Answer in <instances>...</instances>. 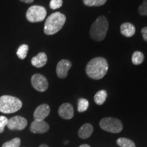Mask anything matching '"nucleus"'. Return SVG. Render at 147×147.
<instances>
[{
    "label": "nucleus",
    "mask_w": 147,
    "mask_h": 147,
    "mask_svg": "<svg viewBox=\"0 0 147 147\" xmlns=\"http://www.w3.org/2000/svg\"><path fill=\"white\" fill-rule=\"evenodd\" d=\"M50 107L48 104H44L36 108L34 113L35 120L43 121L47 118L50 113Z\"/></svg>",
    "instance_id": "obj_12"
},
{
    "label": "nucleus",
    "mask_w": 147,
    "mask_h": 147,
    "mask_svg": "<svg viewBox=\"0 0 147 147\" xmlns=\"http://www.w3.org/2000/svg\"><path fill=\"white\" fill-rule=\"evenodd\" d=\"M49 130V125L45 120H34L30 126V131L34 134H45Z\"/></svg>",
    "instance_id": "obj_10"
},
{
    "label": "nucleus",
    "mask_w": 147,
    "mask_h": 147,
    "mask_svg": "<svg viewBox=\"0 0 147 147\" xmlns=\"http://www.w3.org/2000/svg\"><path fill=\"white\" fill-rule=\"evenodd\" d=\"M20 1H23L24 3H32L34 0H20Z\"/></svg>",
    "instance_id": "obj_27"
},
{
    "label": "nucleus",
    "mask_w": 147,
    "mask_h": 147,
    "mask_svg": "<svg viewBox=\"0 0 147 147\" xmlns=\"http://www.w3.org/2000/svg\"><path fill=\"white\" fill-rule=\"evenodd\" d=\"M89 102L84 98H80L78 102V111L79 113H83L89 108Z\"/></svg>",
    "instance_id": "obj_20"
},
{
    "label": "nucleus",
    "mask_w": 147,
    "mask_h": 147,
    "mask_svg": "<svg viewBox=\"0 0 147 147\" xmlns=\"http://www.w3.org/2000/svg\"><path fill=\"white\" fill-rule=\"evenodd\" d=\"M107 0H83L84 4L87 6H101L105 4Z\"/></svg>",
    "instance_id": "obj_21"
},
{
    "label": "nucleus",
    "mask_w": 147,
    "mask_h": 147,
    "mask_svg": "<svg viewBox=\"0 0 147 147\" xmlns=\"http://www.w3.org/2000/svg\"><path fill=\"white\" fill-rule=\"evenodd\" d=\"M27 125V121L26 119L21 116H15L8 119L7 126L10 130H23Z\"/></svg>",
    "instance_id": "obj_8"
},
{
    "label": "nucleus",
    "mask_w": 147,
    "mask_h": 147,
    "mask_svg": "<svg viewBox=\"0 0 147 147\" xmlns=\"http://www.w3.org/2000/svg\"><path fill=\"white\" fill-rule=\"evenodd\" d=\"M23 103L17 97L10 95L0 97V112L4 114H11L17 112L22 108Z\"/></svg>",
    "instance_id": "obj_4"
},
{
    "label": "nucleus",
    "mask_w": 147,
    "mask_h": 147,
    "mask_svg": "<svg viewBox=\"0 0 147 147\" xmlns=\"http://www.w3.org/2000/svg\"><path fill=\"white\" fill-rule=\"evenodd\" d=\"M144 55L140 51H136L133 53L131 57V61L134 65H140L144 61Z\"/></svg>",
    "instance_id": "obj_17"
},
{
    "label": "nucleus",
    "mask_w": 147,
    "mask_h": 147,
    "mask_svg": "<svg viewBox=\"0 0 147 147\" xmlns=\"http://www.w3.org/2000/svg\"><path fill=\"white\" fill-rule=\"evenodd\" d=\"M65 21V16L61 12H57L53 13L46 20L44 32L47 35L57 34L63 27Z\"/></svg>",
    "instance_id": "obj_2"
},
{
    "label": "nucleus",
    "mask_w": 147,
    "mask_h": 147,
    "mask_svg": "<svg viewBox=\"0 0 147 147\" xmlns=\"http://www.w3.org/2000/svg\"><path fill=\"white\" fill-rule=\"evenodd\" d=\"M20 146H21V139L18 138H15L10 141L5 142L2 145V147H19Z\"/></svg>",
    "instance_id": "obj_22"
},
{
    "label": "nucleus",
    "mask_w": 147,
    "mask_h": 147,
    "mask_svg": "<svg viewBox=\"0 0 147 147\" xmlns=\"http://www.w3.org/2000/svg\"><path fill=\"white\" fill-rule=\"evenodd\" d=\"M138 12L141 15L147 16V0H144L142 4L140 5Z\"/></svg>",
    "instance_id": "obj_24"
},
{
    "label": "nucleus",
    "mask_w": 147,
    "mask_h": 147,
    "mask_svg": "<svg viewBox=\"0 0 147 147\" xmlns=\"http://www.w3.org/2000/svg\"><path fill=\"white\" fill-rule=\"evenodd\" d=\"M63 5V0H51L50 8L53 10L61 8Z\"/></svg>",
    "instance_id": "obj_23"
},
{
    "label": "nucleus",
    "mask_w": 147,
    "mask_h": 147,
    "mask_svg": "<svg viewBox=\"0 0 147 147\" xmlns=\"http://www.w3.org/2000/svg\"><path fill=\"white\" fill-rule=\"evenodd\" d=\"M39 147H49V146L47 144H41Z\"/></svg>",
    "instance_id": "obj_29"
},
{
    "label": "nucleus",
    "mask_w": 147,
    "mask_h": 147,
    "mask_svg": "<svg viewBox=\"0 0 147 147\" xmlns=\"http://www.w3.org/2000/svg\"><path fill=\"white\" fill-rule=\"evenodd\" d=\"M117 144L121 147H136L135 143L126 138H119L117 139Z\"/></svg>",
    "instance_id": "obj_18"
},
{
    "label": "nucleus",
    "mask_w": 147,
    "mask_h": 147,
    "mask_svg": "<svg viewBox=\"0 0 147 147\" xmlns=\"http://www.w3.org/2000/svg\"><path fill=\"white\" fill-rule=\"evenodd\" d=\"M108 64L106 59L95 57L88 63L86 67L87 76L94 80H100L108 72Z\"/></svg>",
    "instance_id": "obj_1"
},
{
    "label": "nucleus",
    "mask_w": 147,
    "mask_h": 147,
    "mask_svg": "<svg viewBox=\"0 0 147 147\" xmlns=\"http://www.w3.org/2000/svg\"><path fill=\"white\" fill-rule=\"evenodd\" d=\"M58 113L61 118L66 120H69L73 118L74 115L73 106L69 103H64L59 108Z\"/></svg>",
    "instance_id": "obj_11"
},
{
    "label": "nucleus",
    "mask_w": 147,
    "mask_h": 147,
    "mask_svg": "<svg viewBox=\"0 0 147 147\" xmlns=\"http://www.w3.org/2000/svg\"><path fill=\"white\" fill-rule=\"evenodd\" d=\"M47 10L40 5H32L27 11L26 17L29 22L38 23L45 19Z\"/></svg>",
    "instance_id": "obj_6"
},
{
    "label": "nucleus",
    "mask_w": 147,
    "mask_h": 147,
    "mask_svg": "<svg viewBox=\"0 0 147 147\" xmlns=\"http://www.w3.org/2000/svg\"><path fill=\"white\" fill-rule=\"evenodd\" d=\"M107 96V92L105 90H100V91L97 92L96 94L94 96V101L95 104H97V105H102L106 102Z\"/></svg>",
    "instance_id": "obj_16"
},
{
    "label": "nucleus",
    "mask_w": 147,
    "mask_h": 147,
    "mask_svg": "<svg viewBox=\"0 0 147 147\" xmlns=\"http://www.w3.org/2000/svg\"><path fill=\"white\" fill-rule=\"evenodd\" d=\"M93 127L91 124L85 123L80 127L78 130V136L82 139H87L91 136Z\"/></svg>",
    "instance_id": "obj_14"
},
{
    "label": "nucleus",
    "mask_w": 147,
    "mask_h": 147,
    "mask_svg": "<svg viewBox=\"0 0 147 147\" xmlns=\"http://www.w3.org/2000/svg\"><path fill=\"white\" fill-rule=\"evenodd\" d=\"M100 126L104 131L113 134H118L123 129L121 121L118 119L112 117L103 118L100 122Z\"/></svg>",
    "instance_id": "obj_5"
},
{
    "label": "nucleus",
    "mask_w": 147,
    "mask_h": 147,
    "mask_svg": "<svg viewBox=\"0 0 147 147\" xmlns=\"http://www.w3.org/2000/svg\"><path fill=\"white\" fill-rule=\"evenodd\" d=\"M141 32H142V37L143 38H144V40L146 42H147V27H145L144 28H142V30H141Z\"/></svg>",
    "instance_id": "obj_26"
},
{
    "label": "nucleus",
    "mask_w": 147,
    "mask_h": 147,
    "mask_svg": "<svg viewBox=\"0 0 147 147\" xmlns=\"http://www.w3.org/2000/svg\"><path fill=\"white\" fill-rule=\"evenodd\" d=\"M79 147H91L89 146V145H88V144H82V145H80V146Z\"/></svg>",
    "instance_id": "obj_28"
},
{
    "label": "nucleus",
    "mask_w": 147,
    "mask_h": 147,
    "mask_svg": "<svg viewBox=\"0 0 147 147\" xmlns=\"http://www.w3.org/2000/svg\"><path fill=\"white\" fill-rule=\"evenodd\" d=\"M31 82L33 87L38 91L45 92L49 87V82L47 79L43 75L40 74H36L33 75L31 78Z\"/></svg>",
    "instance_id": "obj_7"
},
{
    "label": "nucleus",
    "mask_w": 147,
    "mask_h": 147,
    "mask_svg": "<svg viewBox=\"0 0 147 147\" xmlns=\"http://www.w3.org/2000/svg\"><path fill=\"white\" fill-rule=\"evenodd\" d=\"M71 67V63L67 59H62L59 62L57 65V74L59 78H65L67 77L68 71Z\"/></svg>",
    "instance_id": "obj_9"
},
{
    "label": "nucleus",
    "mask_w": 147,
    "mask_h": 147,
    "mask_svg": "<svg viewBox=\"0 0 147 147\" xmlns=\"http://www.w3.org/2000/svg\"><path fill=\"white\" fill-rule=\"evenodd\" d=\"M121 33L127 38H130L135 34L136 28L131 23H125L121 25Z\"/></svg>",
    "instance_id": "obj_15"
},
{
    "label": "nucleus",
    "mask_w": 147,
    "mask_h": 147,
    "mask_svg": "<svg viewBox=\"0 0 147 147\" xmlns=\"http://www.w3.org/2000/svg\"><path fill=\"white\" fill-rule=\"evenodd\" d=\"M29 50V47L27 45H23L21 47L18 48L16 52V55H17L18 57L21 59H24L26 58L27 53H28Z\"/></svg>",
    "instance_id": "obj_19"
},
{
    "label": "nucleus",
    "mask_w": 147,
    "mask_h": 147,
    "mask_svg": "<svg viewBox=\"0 0 147 147\" xmlns=\"http://www.w3.org/2000/svg\"><path fill=\"white\" fill-rule=\"evenodd\" d=\"M8 119L4 116H0V134L4 131L5 127L8 125Z\"/></svg>",
    "instance_id": "obj_25"
},
{
    "label": "nucleus",
    "mask_w": 147,
    "mask_h": 147,
    "mask_svg": "<svg viewBox=\"0 0 147 147\" xmlns=\"http://www.w3.org/2000/svg\"><path fill=\"white\" fill-rule=\"evenodd\" d=\"M108 29V22L104 16H100L92 24L90 29V36L95 41H102L106 38Z\"/></svg>",
    "instance_id": "obj_3"
},
{
    "label": "nucleus",
    "mask_w": 147,
    "mask_h": 147,
    "mask_svg": "<svg viewBox=\"0 0 147 147\" xmlns=\"http://www.w3.org/2000/svg\"><path fill=\"white\" fill-rule=\"evenodd\" d=\"M47 62V56L45 53H40L32 58V64L36 67H42L46 65Z\"/></svg>",
    "instance_id": "obj_13"
}]
</instances>
